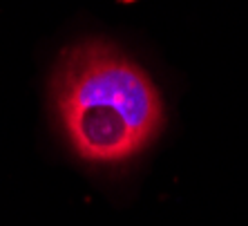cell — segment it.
Here are the masks:
<instances>
[{
	"label": "cell",
	"mask_w": 248,
	"mask_h": 226,
	"mask_svg": "<svg viewBox=\"0 0 248 226\" xmlns=\"http://www.w3.org/2000/svg\"><path fill=\"white\" fill-rule=\"evenodd\" d=\"M56 121L69 148L92 166H121L159 137L163 97L121 47L87 38L67 47L52 76Z\"/></svg>",
	"instance_id": "obj_1"
}]
</instances>
